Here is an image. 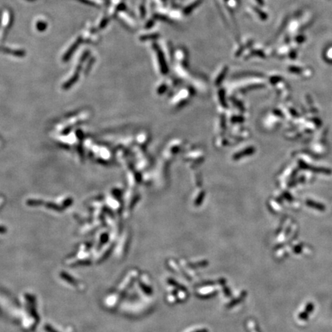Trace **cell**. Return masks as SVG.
Segmentation results:
<instances>
[]
</instances>
